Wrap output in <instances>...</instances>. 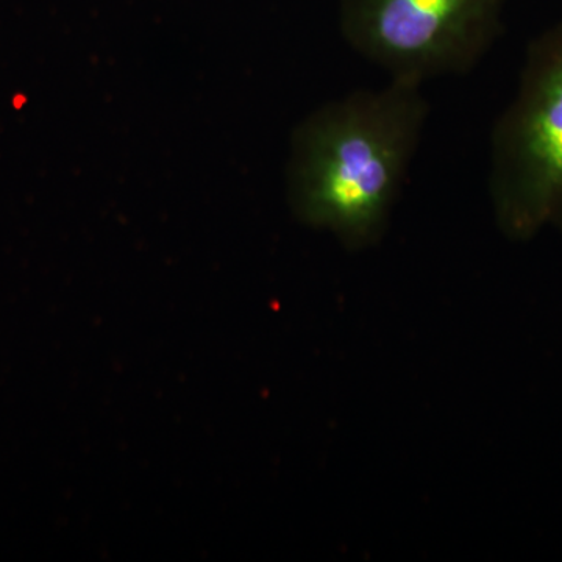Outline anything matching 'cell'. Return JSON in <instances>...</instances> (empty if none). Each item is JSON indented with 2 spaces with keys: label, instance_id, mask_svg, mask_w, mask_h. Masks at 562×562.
Wrapping results in <instances>:
<instances>
[{
  "label": "cell",
  "instance_id": "cell-1",
  "mask_svg": "<svg viewBox=\"0 0 562 562\" xmlns=\"http://www.w3.org/2000/svg\"><path fill=\"white\" fill-rule=\"evenodd\" d=\"M427 117L422 85L402 80L317 110L292 144L288 181L299 216L350 247L379 238Z\"/></svg>",
  "mask_w": 562,
  "mask_h": 562
},
{
  "label": "cell",
  "instance_id": "cell-2",
  "mask_svg": "<svg viewBox=\"0 0 562 562\" xmlns=\"http://www.w3.org/2000/svg\"><path fill=\"white\" fill-rule=\"evenodd\" d=\"M490 191L501 224L528 235L562 217V22L536 40L492 135Z\"/></svg>",
  "mask_w": 562,
  "mask_h": 562
},
{
  "label": "cell",
  "instance_id": "cell-3",
  "mask_svg": "<svg viewBox=\"0 0 562 562\" xmlns=\"http://www.w3.org/2000/svg\"><path fill=\"white\" fill-rule=\"evenodd\" d=\"M505 0H341L347 44L391 80L424 85L475 68L502 29Z\"/></svg>",
  "mask_w": 562,
  "mask_h": 562
}]
</instances>
